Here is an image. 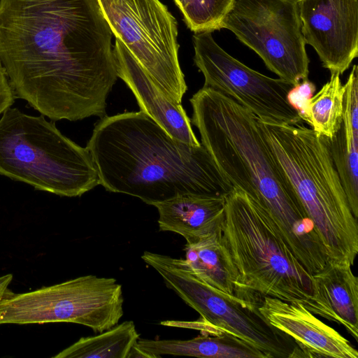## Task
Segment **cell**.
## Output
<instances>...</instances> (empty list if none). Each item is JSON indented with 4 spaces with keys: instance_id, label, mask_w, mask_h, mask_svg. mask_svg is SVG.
Listing matches in <instances>:
<instances>
[{
    "instance_id": "6da1fadb",
    "label": "cell",
    "mask_w": 358,
    "mask_h": 358,
    "mask_svg": "<svg viewBox=\"0 0 358 358\" xmlns=\"http://www.w3.org/2000/svg\"><path fill=\"white\" fill-rule=\"evenodd\" d=\"M112 37L98 0H0V62L15 97L54 122L106 115Z\"/></svg>"
},
{
    "instance_id": "7a4b0ae2",
    "label": "cell",
    "mask_w": 358,
    "mask_h": 358,
    "mask_svg": "<svg viewBox=\"0 0 358 358\" xmlns=\"http://www.w3.org/2000/svg\"><path fill=\"white\" fill-rule=\"evenodd\" d=\"M189 101L191 122L223 177L266 209L309 273L322 268L327 261L324 248L266 143L258 117L210 87H203Z\"/></svg>"
},
{
    "instance_id": "3957f363",
    "label": "cell",
    "mask_w": 358,
    "mask_h": 358,
    "mask_svg": "<svg viewBox=\"0 0 358 358\" xmlns=\"http://www.w3.org/2000/svg\"><path fill=\"white\" fill-rule=\"evenodd\" d=\"M86 148L99 185L149 205L185 193L226 196L234 189L202 145L175 139L141 110L101 117Z\"/></svg>"
},
{
    "instance_id": "277c9868",
    "label": "cell",
    "mask_w": 358,
    "mask_h": 358,
    "mask_svg": "<svg viewBox=\"0 0 358 358\" xmlns=\"http://www.w3.org/2000/svg\"><path fill=\"white\" fill-rule=\"evenodd\" d=\"M258 123L290 182L329 259L354 264L358 223L350 208L329 150V139L307 127Z\"/></svg>"
},
{
    "instance_id": "5b68a950",
    "label": "cell",
    "mask_w": 358,
    "mask_h": 358,
    "mask_svg": "<svg viewBox=\"0 0 358 358\" xmlns=\"http://www.w3.org/2000/svg\"><path fill=\"white\" fill-rule=\"evenodd\" d=\"M222 241L234 270L236 297L252 302L268 296L308 305L312 275L266 209L241 189L234 188L225 196Z\"/></svg>"
},
{
    "instance_id": "8992f818",
    "label": "cell",
    "mask_w": 358,
    "mask_h": 358,
    "mask_svg": "<svg viewBox=\"0 0 358 358\" xmlns=\"http://www.w3.org/2000/svg\"><path fill=\"white\" fill-rule=\"evenodd\" d=\"M0 175L36 190L76 197L99 185L90 152L54 121L8 108L0 117Z\"/></svg>"
},
{
    "instance_id": "52a82bcc",
    "label": "cell",
    "mask_w": 358,
    "mask_h": 358,
    "mask_svg": "<svg viewBox=\"0 0 358 358\" xmlns=\"http://www.w3.org/2000/svg\"><path fill=\"white\" fill-rule=\"evenodd\" d=\"M141 259L201 315L202 321L262 351L267 358L298 357L300 350L288 335L273 327L255 303L224 295L199 279L185 259L145 251Z\"/></svg>"
},
{
    "instance_id": "ba28073f",
    "label": "cell",
    "mask_w": 358,
    "mask_h": 358,
    "mask_svg": "<svg viewBox=\"0 0 358 358\" xmlns=\"http://www.w3.org/2000/svg\"><path fill=\"white\" fill-rule=\"evenodd\" d=\"M122 285L113 278L87 275L15 294L0 302V324L71 322L101 333L123 316Z\"/></svg>"
},
{
    "instance_id": "9c48e42d",
    "label": "cell",
    "mask_w": 358,
    "mask_h": 358,
    "mask_svg": "<svg viewBox=\"0 0 358 358\" xmlns=\"http://www.w3.org/2000/svg\"><path fill=\"white\" fill-rule=\"evenodd\" d=\"M120 40L171 101L182 103L187 90L179 59L178 23L160 0H98Z\"/></svg>"
},
{
    "instance_id": "30bf717a",
    "label": "cell",
    "mask_w": 358,
    "mask_h": 358,
    "mask_svg": "<svg viewBox=\"0 0 358 358\" xmlns=\"http://www.w3.org/2000/svg\"><path fill=\"white\" fill-rule=\"evenodd\" d=\"M222 29L233 32L280 79L293 86L308 79L298 0H234Z\"/></svg>"
},
{
    "instance_id": "8fae6325",
    "label": "cell",
    "mask_w": 358,
    "mask_h": 358,
    "mask_svg": "<svg viewBox=\"0 0 358 358\" xmlns=\"http://www.w3.org/2000/svg\"><path fill=\"white\" fill-rule=\"evenodd\" d=\"M211 33H194L192 36L194 62L204 76L203 87L231 98L261 121L277 124L302 121L288 100L292 85L247 66L224 50Z\"/></svg>"
},
{
    "instance_id": "7c38bea8",
    "label": "cell",
    "mask_w": 358,
    "mask_h": 358,
    "mask_svg": "<svg viewBox=\"0 0 358 358\" xmlns=\"http://www.w3.org/2000/svg\"><path fill=\"white\" fill-rule=\"evenodd\" d=\"M306 44L324 68L342 75L358 56V0H298Z\"/></svg>"
},
{
    "instance_id": "4fadbf2b",
    "label": "cell",
    "mask_w": 358,
    "mask_h": 358,
    "mask_svg": "<svg viewBox=\"0 0 358 358\" xmlns=\"http://www.w3.org/2000/svg\"><path fill=\"white\" fill-rule=\"evenodd\" d=\"M255 303L273 327L289 336L301 357L357 358L358 352L337 331L326 324L299 302L264 296Z\"/></svg>"
},
{
    "instance_id": "5bb4252c",
    "label": "cell",
    "mask_w": 358,
    "mask_h": 358,
    "mask_svg": "<svg viewBox=\"0 0 358 358\" xmlns=\"http://www.w3.org/2000/svg\"><path fill=\"white\" fill-rule=\"evenodd\" d=\"M113 55L117 77L131 90L141 110L175 139L191 146L201 145L182 104L171 101L160 91L117 38L113 47Z\"/></svg>"
},
{
    "instance_id": "9a60e30c",
    "label": "cell",
    "mask_w": 358,
    "mask_h": 358,
    "mask_svg": "<svg viewBox=\"0 0 358 358\" xmlns=\"http://www.w3.org/2000/svg\"><path fill=\"white\" fill-rule=\"evenodd\" d=\"M347 262L329 259L312 274L313 294L306 308L343 326L358 341V278Z\"/></svg>"
},
{
    "instance_id": "2e32d148",
    "label": "cell",
    "mask_w": 358,
    "mask_h": 358,
    "mask_svg": "<svg viewBox=\"0 0 358 358\" xmlns=\"http://www.w3.org/2000/svg\"><path fill=\"white\" fill-rule=\"evenodd\" d=\"M224 205L223 196L185 193L152 206L160 231L180 234L192 244L222 231Z\"/></svg>"
},
{
    "instance_id": "e0dca14e",
    "label": "cell",
    "mask_w": 358,
    "mask_h": 358,
    "mask_svg": "<svg viewBox=\"0 0 358 358\" xmlns=\"http://www.w3.org/2000/svg\"><path fill=\"white\" fill-rule=\"evenodd\" d=\"M136 347L145 358L163 355L201 358H267L262 351L229 333L199 336L189 340L138 339Z\"/></svg>"
},
{
    "instance_id": "ac0fdd59",
    "label": "cell",
    "mask_w": 358,
    "mask_h": 358,
    "mask_svg": "<svg viewBox=\"0 0 358 358\" xmlns=\"http://www.w3.org/2000/svg\"><path fill=\"white\" fill-rule=\"evenodd\" d=\"M184 250L185 262L199 279L224 295L238 298L235 296L234 273L222 244V231L196 243H186Z\"/></svg>"
},
{
    "instance_id": "d6986e66",
    "label": "cell",
    "mask_w": 358,
    "mask_h": 358,
    "mask_svg": "<svg viewBox=\"0 0 358 358\" xmlns=\"http://www.w3.org/2000/svg\"><path fill=\"white\" fill-rule=\"evenodd\" d=\"M133 321H125L96 336L82 337L53 358H129L139 339Z\"/></svg>"
},
{
    "instance_id": "ffe728a7",
    "label": "cell",
    "mask_w": 358,
    "mask_h": 358,
    "mask_svg": "<svg viewBox=\"0 0 358 358\" xmlns=\"http://www.w3.org/2000/svg\"><path fill=\"white\" fill-rule=\"evenodd\" d=\"M331 155L354 217L358 219V129L343 113L342 123L329 139Z\"/></svg>"
},
{
    "instance_id": "44dd1931",
    "label": "cell",
    "mask_w": 358,
    "mask_h": 358,
    "mask_svg": "<svg viewBox=\"0 0 358 358\" xmlns=\"http://www.w3.org/2000/svg\"><path fill=\"white\" fill-rule=\"evenodd\" d=\"M338 73H331L330 79L310 99L308 124L318 134L329 139L338 130L343 115L344 85Z\"/></svg>"
},
{
    "instance_id": "7402d4cb",
    "label": "cell",
    "mask_w": 358,
    "mask_h": 358,
    "mask_svg": "<svg viewBox=\"0 0 358 358\" xmlns=\"http://www.w3.org/2000/svg\"><path fill=\"white\" fill-rule=\"evenodd\" d=\"M234 0H191L182 13L187 27L194 33L222 29L224 16Z\"/></svg>"
},
{
    "instance_id": "603a6c76",
    "label": "cell",
    "mask_w": 358,
    "mask_h": 358,
    "mask_svg": "<svg viewBox=\"0 0 358 358\" xmlns=\"http://www.w3.org/2000/svg\"><path fill=\"white\" fill-rule=\"evenodd\" d=\"M315 90L314 83L306 79L293 86L288 93L289 103L298 111L302 121L306 123H308V103Z\"/></svg>"
},
{
    "instance_id": "cb8c5ba5",
    "label": "cell",
    "mask_w": 358,
    "mask_h": 358,
    "mask_svg": "<svg viewBox=\"0 0 358 358\" xmlns=\"http://www.w3.org/2000/svg\"><path fill=\"white\" fill-rule=\"evenodd\" d=\"M15 95L0 62V115L15 102Z\"/></svg>"
},
{
    "instance_id": "d4e9b609",
    "label": "cell",
    "mask_w": 358,
    "mask_h": 358,
    "mask_svg": "<svg viewBox=\"0 0 358 358\" xmlns=\"http://www.w3.org/2000/svg\"><path fill=\"white\" fill-rule=\"evenodd\" d=\"M12 280L13 275L10 273L0 276V302L6 296Z\"/></svg>"
},
{
    "instance_id": "484cf974",
    "label": "cell",
    "mask_w": 358,
    "mask_h": 358,
    "mask_svg": "<svg viewBox=\"0 0 358 358\" xmlns=\"http://www.w3.org/2000/svg\"><path fill=\"white\" fill-rule=\"evenodd\" d=\"M180 10L182 13L190 3L191 0H173Z\"/></svg>"
}]
</instances>
